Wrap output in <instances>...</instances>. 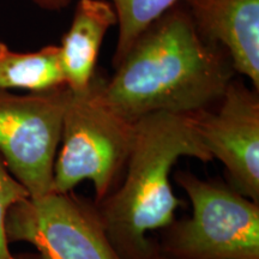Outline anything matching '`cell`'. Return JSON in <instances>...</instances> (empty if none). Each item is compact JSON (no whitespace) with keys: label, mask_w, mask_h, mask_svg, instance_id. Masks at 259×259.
<instances>
[{"label":"cell","mask_w":259,"mask_h":259,"mask_svg":"<svg viewBox=\"0 0 259 259\" xmlns=\"http://www.w3.org/2000/svg\"><path fill=\"white\" fill-rule=\"evenodd\" d=\"M114 69L103 97L131 121L210 108L236 74L227 52L197 30L183 2L145 28Z\"/></svg>","instance_id":"obj_1"},{"label":"cell","mask_w":259,"mask_h":259,"mask_svg":"<svg viewBox=\"0 0 259 259\" xmlns=\"http://www.w3.org/2000/svg\"><path fill=\"white\" fill-rule=\"evenodd\" d=\"M180 157L213 160L193 113L157 112L135 120L134 144L121 184L96 205L107 236L122 259H162L147 234L169 227L183 204L169 181Z\"/></svg>","instance_id":"obj_2"},{"label":"cell","mask_w":259,"mask_h":259,"mask_svg":"<svg viewBox=\"0 0 259 259\" xmlns=\"http://www.w3.org/2000/svg\"><path fill=\"white\" fill-rule=\"evenodd\" d=\"M105 77L97 72L85 90L71 95L65 108L51 192H72L92 181L96 203L115 189L135 138V121L115 112L102 94Z\"/></svg>","instance_id":"obj_3"},{"label":"cell","mask_w":259,"mask_h":259,"mask_svg":"<svg viewBox=\"0 0 259 259\" xmlns=\"http://www.w3.org/2000/svg\"><path fill=\"white\" fill-rule=\"evenodd\" d=\"M192 216L166 228L162 259H259V203L234 187L179 171Z\"/></svg>","instance_id":"obj_4"},{"label":"cell","mask_w":259,"mask_h":259,"mask_svg":"<svg viewBox=\"0 0 259 259\" xmlns=\"http://www.w3.org/2000/svg\"><path fill=\"white\" fill-rule=\"evenodd\" d=\"M67 87L18 95L0 89V156L29 197L52 191Z\"/></svg>","instance_id":"obj_5"},{"label":"cell","mask_w":259,"mask_h":259,"mask_svg":"<svg viewBox=\"0 0 259 259\" xmlns=\"http://www.w3.org/2000/svg\"><path fill=\"white\" fill-rule=\"evenodd\" d=\"M5 231L10 244H30L44 259H122L96 208L72 192L19 200L9 210Z\"/></svg>","instance_id":"obj_6"},{"label":"cell","mask_w":259,"mask_h":259,"mask_svg":"<svg viewBox=\"0 0 259 259\" xmlns=\"http://www.w3.org/2000/svg\"><path fill=\"white\" fill-rule=\"evenodd\" d=\"M218 103L193 113L198 134L234 189L259 203V90L234 78Z\"/></svg>","instance_id":"obj_7"},{"label":"cell","mask_w":259,"mask_h":259,"mask_svg":"<svg viewBox=\"0 0 259 259\" xmlns=\"http://www.w3.org/2000/svg\"><path fill=\"white\" fill-rule=\"evenodd\" d=\"M197 30L231 58L259 90V0H181Z\"/></svg>","instance_id":"obj_8"},{"label":"cell","mask_w":259,"mask_h":259,"mask_svg":"<svg viewBox=\"0 0 259 259\" xmlns=\"http://www.w3.org/2000/svg\"><path fill=\"white\" fill-rule=\"evenodd\" d=\"M118 23L108 0H78L69 30L59 46L66 87L74 93L85 90L96 73V61L107 31Z\"/></svg>","instance_id":"obj_9"},{"label":"cell","mask_w":259,"mask_h":259,"mask_svg":"<svg viewBox=\"0 0 259 259\" xmlns=\"http://www.w3.org/2000/svg\"><path fill=\"white\" fill-rule=\"evenodd\" d=\"M66 87L59 46L36 52H15L0 41V89L44 93Z\"/></svg>","instance_id":"obj_10"},{"label":"cell","mask_w":259,"mask_h":259,"mask_svg":"<svg viewBox=\"0 0 259 259\" xmlns=\"http://www.w3.org/2000/svg\"><path fill=\"white\" fill-rule=\"evenodd\" d=\"M118 18V40L113 66L119 64L145 28L181 0H108Z\"/></svg>","instance_id":"obj_11"},{"label":"cell","mask_w":259,"mask_h":259,"mask_svg":"<svg viewBox=\"0 0 259 259\" xmlns=\"http://www.w3.org/2000/svg\"><path fill=\"white\" fill-rule=\"evenodd\" d=\"M27 197H29L28 191L12 176L0 156V259H10L12 255L5 231L9 210L14 204Z\"/></svg>","instance_id":"obj_12"},{"label":"cell","mask_w":259,"mask_h":259,"mask_svg":"<svg viewBox=\"0 0 259 259\" xmlns=\"http://www.w3.org/2000/svg\"><path fill=\"white\" fill-rule=\"evenodd\" d=\"M31 2L46 11H60L66 9L73 0H31Z\"/></svg>","instance_id":"obj_13"},{"label":"cell","mask_w":259,"mask_h":259,"mask_svg":"<svg viewBox=\"0 0 259 259\" xmlns=\"http://www.w3.org/2000/svg\"><path fill=\"white\" fill-rule=\"evenodd\" d=\"M10 259H44V258H42L37 252H34V253H18V254L12 253L11 258Z\"/></svg>","instance_id":"obj_14"}]
</instances>
